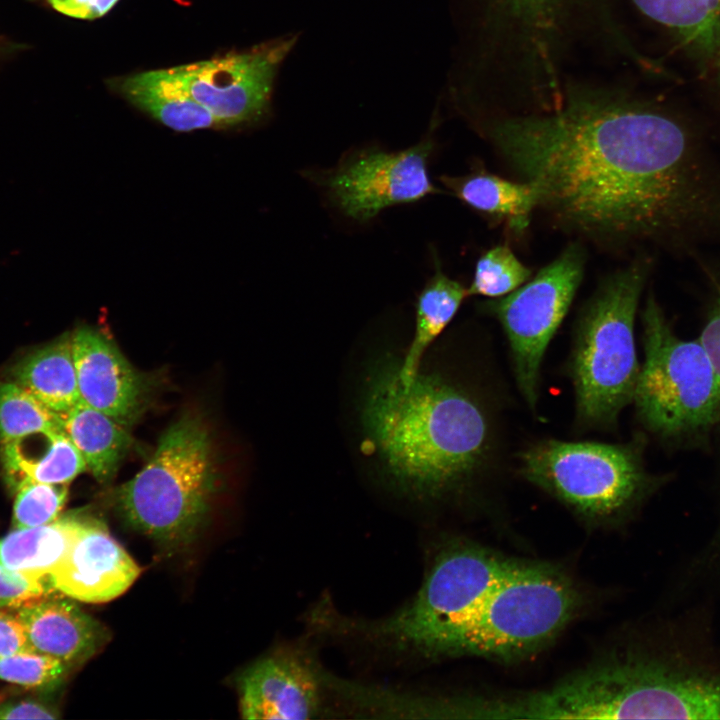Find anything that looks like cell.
<instances>
[{"instance_id": "1", "label": "cell", "mask_w": 720, "mask_h": 720, "mask_svg": "<svg viewBox=\"0 0 720 720\" xmlns=\"http://www.w3.org/2000/svg\"><path fill=\"white\" fill-rule=\"evenodd\" d=\"M490 138L570 229L684 253L720 244V159L682 103L569 100L499 120Z\"/></svg>"}, {"instance_id": "21", "label": "cell", "mask_w": 720, "mask_h": 720, "mask_svg": "<svg viewBox=\"0 0 720 720\" xmlns=\"http://www.w3.org/2000/svg\"><path fill=\"white\" fill-rule=\"evenodd\" d=\"M59 415L87 469L98 482H110L133 442L127 427L81 401Z\"/></svg>"}, {"instance_id": "32", "label": "cell", "mask_w": 720, "mask_h": 720, "mask_svg": "<svg viewBox=\"0 0 720 720\" xmlns=\"http://www.w3.org/2000/svg\"><path fill=\"white\" fill-rule=\"evenodd\" d=\"M56 714L35 701H18L0 707V719H54Z\"/></svg>"}, {"instance_id": "27", "label": "cell", "mask_w": 720, "mask_h": 720, "mask_svg": "<svg viewBox=\"0 0 720 720\" xmlns=\"http://www.w3.org/2000/svg\"><path fill=\"white\" fill-rule=\"evenodd\" d=\"M68 497L67 484L27 483L15 490L13 524L16 529L32 528L53 522Z\"/></svg>"}, {"instance_id": "28", "label": "cell", "mask_w": 720, "mask_h": 720, "mask_svg": "<svg viewBox=\"0 0 720 720\" xmlns=\"http://www.w3.org/2000/svg\"><path fill=\"white\" fill-rule=\"evenodd\" d=\"M66 663L37 651L0 658V679L26 687L56 685L67 672Z\"/></svg>"}, {"instance_id": "3", "label": "cell", "mask_w": 720, "mask_h": 720, "mask_svg": "<svg viewBox=\"0 0 720 720\" xmlns=\"http://www.w3.org/2000/svg\"><path fill=\"white\" fill-rule=\"evenodd\" d=\"M652 261L636 258L605 280L579 318L571 362L577 417L582 424H615L632 400L639 374L634 322Z\"/></svg>"}, {"instance_id": "22", "label": "cell", "mask_w": 720, "mask_h": 720, "mask_svg": "<svg viewBox=\"0 0 720 720\" xmlns=\"http://www.w3.org/2000/svg\"><path fill=\"white\" fill-rule=\"evenodd\" d=\"M90 519L71 514L45 525L15 529L0 538V565L50 576Z\"/></svg>"}, {"instance_id": "16", "label": "cell", "mask_w": 720, "mask_h": 720, "mask_svg": "<svg viewBox=\"0 0 720 720\" xmlns=\"http://www.w3.org/2000/svg\"><path fill=\"white\" fill-rule=\"evenodd\" d=\"M50 595L15 609L30 644L67 665L87 660L105 644V627L72 601Z\"/></svg>"}, {"instance_id": "10", "label": "cell", "mask_w": 720, "mask_h": 720, "mask_svg": "<svg viewBox=\"0 0 720 720\" xmlns=\"http://www.w3.org/2000/svg\"><path fill=\"white\" fill-rule=\"evenodd\" d=\"M434 142L428 135L415 145L386 151L376 147L346 153L329 170L309 177L345 217L364 223L383 210L441 192L430 180L428 161Z\"/></svg>"}, {"instance_id": "11", "label": "cell", "mask_w": 720, "mask_h": 720, "mask_svg": "<svg viewBox=\"0 0 720 720\" xmlns=\"http://www.w3.org/2000/svg\"><path fill=\"white\" fill-rule=\"evenodd\" d=\"M298 40L291 34L246 52L170 68L219 126L262 119L269 111L278 69Z\"/></svg>"}, {"instance_id": "6", "label": "cell", "mask_w": 720, "mask_h": 720, "mask_svg": "<svg viewBox=\"0 0 720 720\" xmlns=\"http://www.w3.org/2000/svg\"><path fill=\"white\" fill-rule=\"evenodd\" d=\"M578 593L567 577L525 562L449 632L433 655L511 659L535 651L574 616Z\"/></svg>"}, {"instance_id": "24", "label": "cell", "mask_w": 720, "mask_h": 720, "mask_svg": "<svg viewBox=\"0 0 720 720\" xmlns=\"http://www.w3.org/2000/svg\"><path fill=\"white\" fill-rule=\"evenodd\" d=\"M62 430L58 413L13 381L0 382V445Z\"/></svg>"}, {"instance_id": "12", "label": "cell", "mask_w": 720, "mask_h": 720, "mask_svg": "<svg viewBox=\"0 0 720 720\" xmlns=\"http://www.w3.org/2000/svg\"><path fill=\"white\" fill-rule=\"evenodd\" d=\"M668 38L720 124V0H632Z\"/></svg>"}, {"instance_id": "15", "label": "cell", "mask_w": 720, "mask_h": 720, "mask_svg": "<svg viewBox=\"0 0 720 720\" xmlns=\"http://www.w3.org/2000/svg\"><path fill=\"white\" fill-rule=\"evenodd\" d=\"M239 704L244 719H309L319 711V681L296 656H269L241 675Z\"/></svg>"}, {"instance_id": "2", "label": "cell", "mask_w": 720, "mask_h": 720, "mask_svg": "<svg viewBox=\"0 0 720 720\" xmlns=\"http://www.w3.org/2000/svg\"><path fill=\"white\" fill-rule=\"evenodd\" d=\"M399 362L383 357L370 368L361 420L369 451L399 487L437 496L465 485L489 464L491 418L462 386L434 373L403 385Z\"/></svg>"}, {"instance_id": "17", "label": "cell", "mask_w": 720, "mask_h": 720, "mask_svg": "<svg viewBox=\"0 0 720 720\" xmlns=\"http://www.w3.org/2000/svg\"><path fill=\"white\" fill-rule=\"evenodd\" d=\"M2 471L16 490L27 483L68 484L87 469L85 460L62 431L36 433L0 445Z\"/></svg>"}, {"instance_id": "14", "label": "cell", "mask_w": 720, "mask_h": 720, "mask_svg": "<svg viewBox=\"0 0 720 720\" xmlns=\"http://www.w3.org/2000/svg\"><path fill=\"white\" fill-rule=\"evenodd\" d=\"M140 572L106 525L91 518L50 579L55 590L69 598L104 603L122 595Z\"/></svg>"}, {"instance_id": "9", "label": "cell", "mask_w": 720, "mask_h": 720, "mask_svg": "<svg viewBox=\"0 0 720 720\" xmlns=\"http://www.w3.org/2000/svg\"><path fill=\"white\" fill-rule=\"evenodd\" d=\"M584 258L583 249L573 244L532 280L490 305L507 336L518 388L532 409L544 354L580 285Z\"/></svg>"}, {"instance_id": "20", "label": "cell", "mask_w": 720, "mask_h": 720, "mask_svg": "<svg viewBox=\"0 0 720 720\" xmlns=\"http://www.w3.org/2000/svg\"><path fill=\"white\" fill-rule=\"evenodd\" d=\"M11 381L58 414L78 404L81 399L72 335H63L27 354L12 368Z\"/></svg>"}, {"instance_id": "34", "label": "cell", "mask_w": 720, "mask_h": 720, "mask_svg": "<svg viewBox=\"0 0 720 720\" xmlns=\"http://www.w3.org/2000/svg\"><path fill=\"white\" fill-rule=\"evenodd\" d=\"M118 0H96L93 9V19L99 18L105 15Z\"/></svg>"}, {"instance_id": "23", "label": "cell", "mask_w": 720, "mask_h": 720, "mask_svg": "<svg viewBox=\"0 0 720 720\" xmlns=\"http://www.w3.org/2000/svg\"><path fill=\"white\" fill-rule=\"evenodd\" d=\"M467 288L447 276L438 263L416 300L415 331L410 346L399 362V377L408 385L417 375L428 347L456 315Z\"/></svg>"}, {"instance_id": "25", "label": "cell", "mask_w": 720, "mask_h": 720, "mask_svg": "<svg viewBox=\"0 0 720 720\" xmlns=\"http://www.w3.org/2000/svg\"><path fill=\"white\" fill-rule=\"evenodd\" d=\"M536 53L549 51V40L562 19L564 0H493Z\"/></svg>"}, {"instance_id": "30", "label": "cell", "mask_w": 720, "mask_h": 720, "mask_svg": "<svg viewBox=\"0 0 720 720\" xmlns=\"http://www.w3.org/2000/svg\"><path fill=\"white\" fill-rule=\"evenodd\" d=\"M699 339L711 359L720 392V286L717 287L715 296L713 297L712 305ZM706 543L713 553L720 556V508L716 527Z\"/></svg>"}, {"instance_id": "26", "label": "cell", "mask_w": 720, "mask_h": 720, "mask_svg": "<svg viewBox=\"0 0 720 720\" xmlns=\"http://www.w3.org/2000/svg\"><path fill=\"white\" fill-rule=\"evenodd\" d=\"M530 276L531 270L510 248L496 246L478 259L467 294L501 297L519 288Z\"/></svg>"}, {"instance_id": "29", "label": "cell", "mask_w": 720, "mask_h": 720, "mask_svg": "<svg viewBox=\"0 0 720 720\" xmlns=\"http://www.w3.org/2000/svg\"><path fill=\"white\" fill-rule=\"evenodd\" d=\"M50 576L12 570L0 565V608L18 609L50 595Z\"/></svg>"}, {"instance_id": "4", "label": "cell", "mask_w": 720, "mask_h": 720, "mask_svg": "<svg viewBox=\"0 0 720 720\" xmlns=\"http://www.w3.org/2000/svg\"><path fill=\"white\" fill-rule=\"evenodd\" d=\"M208 429L186 414L160 437L145 466L116 493L121 517L160 544L190 541L205 518L216 488Z\"/></svg>"}, {"instance_id": "31", "label": "cell", "mask_w": 720, "mask_h": 720, "mask_svg": "<svg viewBox=\"0 0 720 720\" xmlns=\"http://www.w3.org/2000/svg\"><path fill=\"white\" fill-rule=\"evenodd\" d=\"M35 651L16 611L0 608V658Z\"/></svg>"}, {"instance_id": "19", "label": "cell", "mask_w": 720, "mask_h": 720, "mask_svg": "<svg viewBox=\"0 0 720 720\" xmlns=\"http://www.w3.org/2000/svg\"><path fill=\"white\" fill-rule=\"evenodd\" d=\"M439 181L467 206L505 221L515 232L529 225L533 209L539 206V192L529 182H513L476 170L462 176L442 175Z\"/></svg>"}, {"instance_id": "5", "label": "cell", "mask_w": 720, "mask_h": 720, "mask_svg": "<svg viewBox=\"0 0 720 720\" xmlns=\"http://www.w3.org/2000/svg\"><path fill=\"white\" fill-rule=\"evenodd\" d=\"M642 320L644 362L633 396L641 421L665 440H703L720 422V392L705 347L700 339L679 338L653 295Z\"/></svg>"}, {"instance_id": "13", "label": "cell", "mask_w": 720, "mask_h": 720, "mask_svg": "<svg viewBox=\"0 0 720 720\" xmlns=\"http://www.w3.org/2000/svg\"><path fill=\"white\" fill-rule=\"evenodd\" d=\"M72 344L81 402L125 427L132 425L149 400L147 377L99 330L78 328L72 334Z\"/></svg>"}, {"instance_id": "18", "label": "cell", "mask_w": 720, "mask_h": 720, "mask_svg": "<svg viewBox=\"0 0 720 720\" xmlns=\"http://www.w3.org/2000/svg\"><path fill=\"white\" fill-rule=\"evenodd\" d=\"M117 87L131 104L173 130L189 132L219 126L171 69L133 74L121 79Z\"/></svg>"}, {"instance_id": "33", "label": "cell", "mask_w": 720, "mask_h": 720, "mask_svg": "<svg viewBox=\"0 0 720 720\" xmlns=\"http://www.w3.org/2000/svg\"><path fill=\"white\" fill-rule=\"evenodd\" d=\"M58 12L78 19H93L96 0H48Z\"/></svg>"}, {"instance_id": "8", "label": "cell", "mask_w": 720, "mask_h": 720, "mask_svg": "<svg viewBox=\"0 0 720 720\" xmlns=\"http://www.w3.org/2000/svg\"><path fill=\"white\" fill-rule=\"evenodd\" d=\"M525 562L474 545H454L434 559L416 596L376 625L402 648L433 655L438 643Z\"/></svg>"}, {"instance_id": "7", "label": "cell", "mask_w": 720, "mask_h": 720, "mask_svg": "<svg viewBox=\"0 0 720 720\" xmlns=\"http://www.w3.org/2000/svg\"><path fill=\"white\" fill-rule=\"evenodd\" d=\"M641 446L542 440L520 457V471L583 517L609 520L631 512L663 483L645 469Z\"/></svg>"}]
</instances>
